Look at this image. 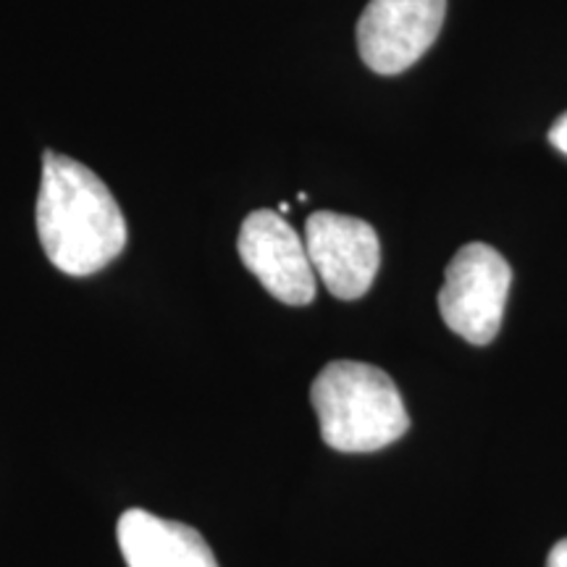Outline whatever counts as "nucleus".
<instances>
[{"instance_id": "nucleus-1", "label": "nucleus", "mask_w": 567, "mask_h": 567, "mask_svg": "<svg viewBox=\"0 0 567 567\" xmlns=\"http://www.w3.org/2000/svg\"><path fill=\"white\" fill-rule=\"evenodd\" d=\"M34 216L48 260L69 276L103 271L130 239L124 213L101 176L55 151L42 155Z\"/></svg>"}, {"instance_id": "nucleus-2", "label": "nucleus", "mask_w": 567, "mask_h": 567, "mask_svg": "<svg viewBox=\"0 0 567 567\" xmlns=\"http://www.w3.org/2000/svg\"><path fill=\"white\" fill-rule=\"evenodd\" d=\"M310 402L323 442L337 452L384 450L410 429L400 389L381 368L358 360H334L316 375Z\"/></svg>"}, {"instance_id": "nucleus-3", "label": "nucleus", "mask_w": 567, "mask_h": 567, "mask_svg": "<svg viewBox=\"0 0 567 567\" xmlns=\"http://www.w3.org/2000/svg\"><path fill=\"white\" fill-rule=\"evenodd\" d=\"M509 284L513 271L502 252L484 243L460 247L439 292L444 323L471 344L494 342L505 318Z\"/></svg>"}, {"instance_id": "nucleus-4", "label": "nucleus", "mask_w": 567, "mask_h": 567, "mask_svg": "<svg viewBox=\"0 0 567 567\" xmlns=\"http://www.w3.org/2000/svg\"><path fill=\"white\" fill-rule=\"evenodd\" d=\"M446 0H371L358 21V51L375 74H400L421 61L444 24Z\"/></svg>"}, {"instance_id": "nucleus-5", "label": "nucleus", "mask_w": 567, "mask_h": 567, "mask_svg": "<svg viewBox=\"0 0 567 567\" xmlns=\"http://www.w3.org/2000/svg\"><path fill=\"white\" fill-rule=\"evenodd\" d=\"M305 247L323 287L339 300L363 297L379 274V234L363 218L318 210L305 224Z\"/></svg>"}, {"instance_id": "nucleus-6", "label": "nucleus", "mask_w": 567, "mask_h": 567, "mask_svg": "<svg viewBox=\"0 0 567 567\" xmlns=\"http://www.w3.org/2000/svg\"><path fill=\"white\" fill-rule=\"evenodd\" d=\"M247 271L284 305L316 300V271L305 239L276 210H255L245 218L237 239Z\"/></svg>"}, {"instance_id": "nucleus-7", "label": "nucleus", "mask_w": 567, "mask_h": 567, "mask_svg": "<svg viewBox=\"0 0 567 567\" xmlns=\"http://www.w3.org/2000/svg\"><path fill=\"white\" fill-rule=\"evenodd\" d=\"M116 536L126 567H218L208 542L193 526L145 509L118 517Z\"/></svg>"}, {"instance_id": "nucleus-8", "label": "nucleus", "mask_w": 567, "mask_h": 567, "mask_svg": "<svg viewBox=\"0 0 567 567\" xmlns=\"http://www.w3.org/2000/svg\"><path fill=\"white\" fill-rule=\"evenodd\" d=\"M549 142H551V145L557 147L559 153L567 155V113H563V116H559L557 122L551 124V130H549Z\"/></svg>"}, {"instance_id": "nucleus-9", "label": "nucleus", "mask_w": 567, "mask_h": 567, "mask_svg": "<svg viewBox=\"0 0 567 567\" xmlns=\"http://www.w3.org/2000/svg\"><path fill=\"white\" fill-rule=\"evenodd\" d=\"M547 567H567V538L557 542L547 557Z\"/></svg>"}, {"instance_id": "nucleus-10", "label": "nucleus", "mask_w": 567, "mask_h": 567, "mask_svg": "<svg viewBox=\"0 0 567 567\" xmlns=\"http://www.w3.org/2000/svg\"><path fill=\"white\" fill-rule=\"evenodd\" d=\"M279 213H281V216H284V213H289V203H281L279 205Z\"/></svg>"}]
</instances>
